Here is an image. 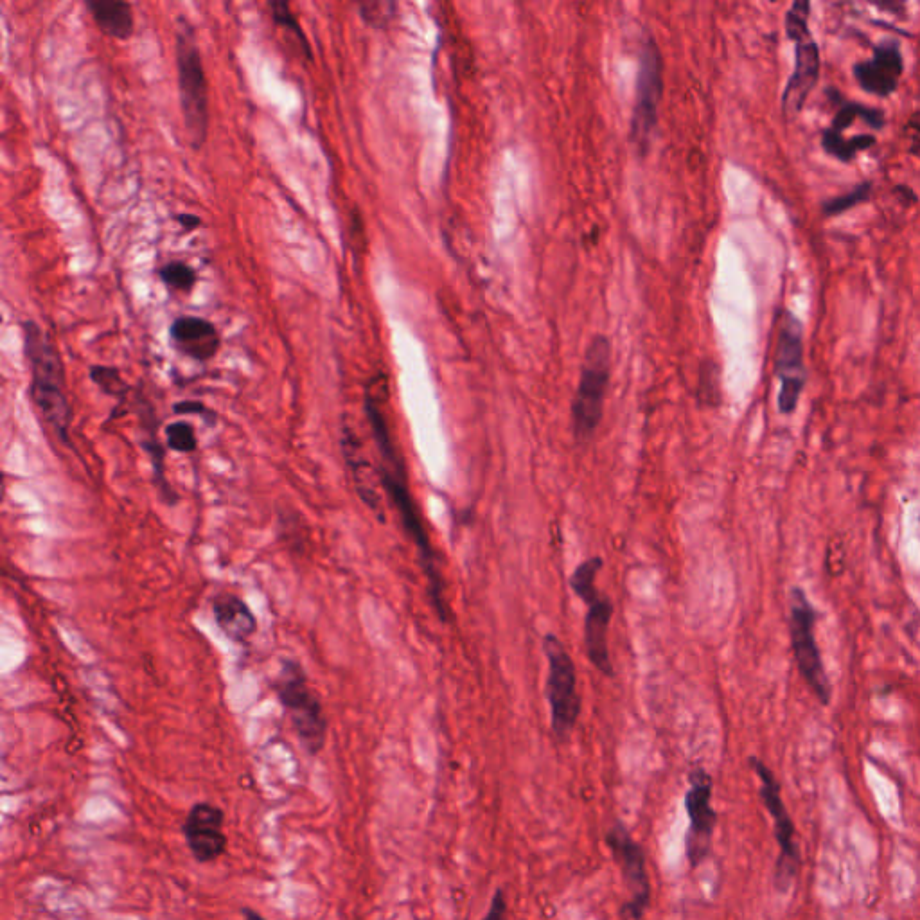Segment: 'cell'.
<instances>
[{
	"instance_id": "cell-12",
	"label": "cell",
	"mask_w": 920,
	"mask_h": 920,
	"mask_svg": "<svg viewBox=\"0 0 920 920\" xmlns=\"http://www.w3.org/2000/svg\"><path fill=\"white\" fill-rule=\"evenodd\" d=\"M714 780L705 768H694L689 775V788L685 791L683 804L689 818V829L685 836V858L692 868H698L707 861L712 852V840L716 831L717 813L712 805Z\"/></svg>"
},
{
	"instance_id": "cell-30",
	"label": "cell",
	"mask_w": 920,
	"mask_h": 920,
	"mask_svg": "<svg viewBox=\"0 0 920 920\" xmlns=\"http://www.w3.org/2000/svg\"><path fill=\"white\" fill-rule=\"evenodd\" d=\"M505 915H507V899H505L504 890H496L489 903V910L480 920H505Z\"/></svg>"
},
{
	"instance_id": "cell-11",
	"label": "cell",
	"mask_w": 920,
	"mask_h": 920,
	"mask_svg": "<svg viewBox=\"0 0 920 920\" xmlns=\"http://www.w3.org/2000/svg\"><path fill=\"white\" fill-rule=\"evenodd\" d=\"M606 843L611 858L619 867L628 895L622 908L624 920H644L651 906V879L647 872L646 852L619 820H615L606 832Z\"/></svg>"
},
{
	"instance_id": "cell-7",
	"label": "cell",
	"mask_w": 920,
	"mask_h": 920,
	"mask_svg": "<svg viewBox=\"0 0 920 920\" xmlns=\"http://www.w3.org/2000/svg\"><path fill=\"white\" fill-rule=\"evenodd\" d=\"M543 653L549 664L545 694L550 707V726L559 741H567L583 710V698L577 690L574 658L554 633L543 638Z\"/></svg>"
},
{
	"instance_id": "cell-29",
	"label": "cell",
	"mask_w": 920,
	"mask_h": 920,
	"mask_svg": "<svg viewBox=\"0 0 920 920\" xmlns=\"http://www.w3.org/2000/svg\"><path fill=\"white\" fill-rule=\"evenodd\" d=\"M173 412L175 414H180V416H200L204 417L205 423L209 426H213L216 423V414H214L211 408L205 407L202 401H178L177 405L173 407Z\"/></svg>"
},
{
	"instance_id": "cell-22",
	"label": "cell",
	"mask_w": 920,
	"mask_h": 920,
	"mask_svg": "<svg viewBox=\"0 0 920 920\" xmlns=\"http://www.w3.org/2000/svg\"><path fill=\"white\" fill-rule=\"evenodd\" d=\"M874 144H876V137L870 135V133H863V135L845 139L843 133L834 132L831 128H825L822 132L823 150L832 155L834 159L841 160V162L854 160L858 153L872 148Z\"/></svg>"
},
{
	"instance_id": "cell-14",
	"label": "cell",
	"mask_w": 920,
	"mask_h": 920,
	"mask_svg": "<svg viewBox=\"0 0 920 920\" xmlns=\"http://www.w3.org/2000/svg\"><path fill=\"white\" fill-rule=\"evenodd\" d=\"M662 98V54L658 51L653 38H647L640 51V67H638L637 103L633 110V123H631V137L640 151L647 150L656 121H658V105Z\"/></svg>"
},
{
	"instance_id": "cell-3",
	"label": "cell",
	"mask_w": 920,
	"mask_h": 920,
	"mask_svg": "<svg viewBox=\"0 0 920 920\" xmlns=\"http://www.w3.org/2000/svg\"><path fill=\"white\" fill-rule=\"evenodd\" d=\"M272 689L288 714L304 752L311 757L319 755L328 741V717L304 667L292 658L283 660Z\"/></svg>"
},
{
	"instance_id": "cell-6",
	"label": "cell",
	"mask_w": 920,
	"mask_h": 920,
	"mask_svg": "<svg viewBox=\"0 0 920 920\" xmlns=\"http://www.w3.org/2000/svg\"><path fill=\"white\" fill-rule=\"evenodd\" d=\"M610 378V340L599 335L586 347L579 385L570 408L572 434L579 444L590 443L601 426Z\"/></svg>"
},
{
	"instance_id": "cell-23",
	"label": "cell",
	"mask_w": 920,
	"mask_h": 920,
	"mask_svg": "<svg viewBox=\"0 0 920 920\" xmlns=\"http://www.w3.org/2000/svg\"><path fill=\"white\" fill-rule=\"evenodd\" d=\"M268 8H270V13H272L275 24L284 27V31H290L293 38L297 40V45L301 47V51H304V54H306V58L311 60V47L310 44H308V38L304 35L301 24H299V20H297L295 13L292 11V6H290L288 2L272 0V2H268Z\"/></svg>"
},
{
	"instance_id": "cell-5",
	"label": "cell",
	"mask_w": 920,
	"mask_h": 920,
	"mask_svg": "<svg viewBox=\"0 0 920 920\" xmlns=\"http://www.w3.org/2000/svg\"><path fill=\"white\" fill-rule=\"evenodd\" d=\"M178 96L184 115L187 141L200 150L209 133V83L205 74L204 60L196 36L189 22H182L177 29Z\"/></svg>"
},
{
	"instance_id": "cell-26",
	"label": "cell",
	"mask_w": 920,
	"mask_h": 920,
	"mask_svg": "<svg viewBox=\"0 0 920 920\" xmlns=\"http://www.w3.org/2000/svg\"><path fill=\"white\" fill-rule=\"evenodd\" d=\"M162 283L177 290V292H191L196 284V272L182 261H171L159 270Z\"/></svg>"
},
{
	"instance_id": "cell-31",
	"label": "cell",
	"mask_w": 920,
	"mask_h": 920,
	"mask_svg": "<svg viewBox=\"0 0 920 920\" xmlns=\"http://www.w3.org/2000/svg\"><path fill=\"white\" fill-rule=\"evenodd\" d=\"M175 220H177L178 225L186 230V232H193V230L198 229V227L202 225V220H200L196 214H177Z\"/></svg>"
},
{
	"instance_id": "cell-32",
	"label": "cell",
	"mask_w": 920,
	"mask_h": 920,
	"mask_svg": "<svg viewBox=\"0 0 920 920\" xmlns=\"http://www.w3.org/2000/svg\"><path fill=\"white\" fill-rule=\"evenodd\" d=\"M241 915H243V920H268L263 913L257 912V910L250 908V906L241 908Z\"/></svg>"
},
{
	"instance_id": "cell-8",
	"label": "cell",
	"mask_w": 920,
	"mask_h": 920,
	"mask_svg": "<svg viewBox=\"0 0 920 920\" xmlns=\"http://www.w3.org/2000/svg\"><path fill=\"white\" fill-rule=\"evenodd\" d=\"M809 17L811 4L807 0L793 2L786 15V33L789 40L795 42V69L782 96V108L788 117L802 112L805 101L820 80V49L814 42Z\"/></svg>"
},
{
	"instance_id": "cell-25",
	"label": "cell",
	"mask_w": 920,
	"mask_h": 920,
	"mask_svg": "<svg viewBox=\"0 0 920 920\" xmlns=\"http://www.w3.org/2000/svg\"><path fill=\"white\" fill-rule=\"evenodd\" d=\"M90 380L98 385L103 394L110 398L123 399L130 392V385L123 380L121 372L115 367L107 365H92L90 367Z\"/></svg>"
},
{
	"instance_id": "cell-15",
	"label": "cell",
	"mask_w": 920,
	"mask_h": 920,
	"mask_svg": "<svg viewBox=\"0 0 920 920\" xmlns=\"http://www.w3.org/2000/svg\"><path fill=\"white\" fill-rule=\"evenodd\" d=\"M225 813L222 807L211 802H196L189 807L182 834L187 849L198 863H213L222 858L229 847V838L223 831Z\"/></svg>"
},
{
	"instance_id": "cell-13",
	"label": "cell",
	"mask_w": 920,
	"mask_h": 920,
	"mask_svg": "<svg viewBox=\"0 0 920 920\" xmlns=\"http://www.w3.org/2000/svg\"><path fill=\"white\" fill-rule=\"evenodd\" d=\"M775 374L780 381V414L789 416L798 407L804 392L807 372L804 363V324L793 315L784 313L780 320L777 351H775Z\"/></svg>"
},
{
	"instance_id": "cell-18",
	"label": "cell",
	"mask_w": 920,
	"mask_h": 920,
	"mask_svg": "<svg viewBox=\"0 0 920 920\" xmlns=\"http://www.w3.org/2000/svg\"><path fill=\"white\" fill-rule=\"evenodd\" d=\"M169 335L175 349L196 362L213 360L222 345L216 326L202 317H178L173 320Z\"/></svg>"
},
{
	"instance_id": "cell-9",
	"label": "cell",
	"mask_w": 920,
	"mask_h": 920,
	"mask_svg": "<svg viewBox=\"0 0 920 920\" xmlns=\"http://www.w3.org/2000/svg\"><path fill=\"white\" fill-rule=\"evenodd\" d=\"M818 620V611L807 599V593L795 586L789 592V635L791 647L795 653L798 671L802 674L809 689L822 705H829L832 687L823 667L822 655L814 638V626Z\"/></svg>"
},
{
	"instance_id": "cell-24",
	"label": "cell",
	"mask_w": 920,
	"mask_h": 920,
	"mask_svg": "<svg viewBox=\"0 0 920 920\" xmlns=\"http://www.w3.org/2000/svg\"><path fill=\"white\" fill-rule=\"evenodd\" d=\"M870 195H872V184L870 182H861L854 189H850L849 193L825 200L822 204V214L827 218L840 216V214L854 209L856 205L865 204Z\"/></svg>"
},
{
	"instance_id": "cell-4",
	"label": "cell",
	"mask_w": 920,
	"mask_h": 920,
	"mask_svg": "<svg viewBox=\"0 0 920 920\" xmlns=\"http://www.w3.org/2000/svg\"><path fill=\"white\" fill-rule=\"evenodd\" d=\"M604 561L599 556L584 559L570 575L568 584L572 592L584 602L586 613L583 622L584 653L588 656L590 664L595 671H599L606 678H613V664H611L610 624L613 619V601L610 595L601 592L597 586V575L602 570Z\"/></svg>"
},
{
	"instance_id": "cell-20",
	"label": "cell",
	"mask_w": 920,
	"mask_h": 920,
	"mask_svg": "<svg viewBox=\"0 0 920 920\" xmlns=\"http://www.w3.org/2000/svg\"><path fill=\"white\" fill-rule=\"evenodd\" d=\"M85 6L103 35L128 40L133 35L135 17L132 4L124 0H87Z\"/></svg>"
},
{
	"instance_id": "cell-10",
	"label": "cell",
	"mask_w": 920,
	"mask_h": 920,
	"mask_svg": "<svg viewBox=\"0 0 920 920\" xmlns=\"http://www.w3.org/2000/svg\"><path fill=\"white\" fill-rule=\"evenodd\" d=\"M750 764H752L755 775L761 780L762 804L770 813L773 827H775V840L779 843V858L775 863V888L780 894H786L793 885L800 863H802V856H800V850L795 841L797 829L791 820L788 807L784 804L780 782L775 777V773L757 757H752Z\"/></svg>"
},
{
	"instance_id": "cell-21",
	"label": "cell",
	"mask_w": 920,
	"mask_h": 920,
	"mask_svg": "<svg viewBox=\"0 0 920 920\" xmlns=\"http://www.w3.org/2000/svg\"><path fill=\"white\" fill-rule=\"evenodd\" d=\"M832 99H836V114L832 117V124L829 126L834 132L843 133L849 126L856 123L858 119L865 121V123L874 128V130H881L885 126V114L883 110H877V108L865 107L861 103H854V101H847V99L841 98L840 92L838 90H829L827 92Z\"/></svg>"
},
{
	"instance_id": "cell-1",
	"label": "cell",
	"mask_w": 920,
	"mask_h": 920,
	"mask_svg": "<svg viewBox=\"0 0 920 920\" xmlns=\"http://www.w3.org/2000/svg\"><path fill=\"white\" fill-rule=\"evenodd\" d=\"M363 407H365V416L371 426L374 444H376L378 457H380L378 473H380L381 487L385 489L390 502L396 507L401 525L416 547L423 574L426 577V592H428L437 617L444 624H450L452 611L446 599V584H444L443 572L439 567V558L432 547L430 534L426 531L425 520L419 513V507L410 491L405 460L390 430L389 417L385 410L387 407V378L383 374L372 378L371 383L367 385Z\"/></svg>"
},
{
	"instance_id": "cell-27",
	"label": "cell",
	"mask_w": 920,
	"mask_h": 920,
	"mask_svg": "<svg viewBox=\"0 0 920 920\" xmlns=\"http://www.w3.org/2000/svg\"><path fill=\"white\" fill-rule=\"evenodd\" d=\"M166 443L173 452L193 453L198 448L195 426L187 421H177L166 426Z\"/></svg>"
},
{
	"instance_id": "cell-19",
	"label": "cell",
	"mask_w": 920,
	"mask_h": 920,
	"mask_svg": "<svg viewBox=\"0 0 920 920\" xmlns=\"http://www.w3.org/2000/svg\"><path fill=\"white\" fill-rule=\"evenodd\" d=\"M214 620L223 635L236 642L245 644L256 635V615L250 611L245 601L234 593H220L213 601Z\"/></svg>"
},
{
	"instance_id": "cell-2",
	"label": "cell",
	"mask_w": 920,
	"mask_h": 920,
	"mask_svg": "<svg viewBox=\"0 0 920 920\" xmlns=\"http://www.w3.org/2000/svg\"><path fill=\"white\" fill-rule=\"evenodd\" d=\"M24 353L31 372V401L54 435L62 443H69L72 408L62 354L53 338L31 320L24 322Z\"/></svg>"
},
{
	"instance_id": "cell-17",
	"label": "cell",
	"mask_w": 920,
	"mask_h": 920,
	"mask_svg": "<svg viewBox=\"0 0 920 920\" xmlns=\"http://www.w3.org/2000/svg\"><path fill=\"white\" fill-rule=\"evenodd\" d=\"M342 450H344L345 464L353 475L354 487H356L360 500L371 509V513L376 514V518L381 523L385 522V511H383V500H381L380 493V473H378V468L372 466L371 460L367 459L362 443L358 441V437L349 426H344L342 430Z\"/></svg>"
},
{
	"instance_id": "cell-16",
	"label": "cell",
	"mask_w": 920,
	"mask_h": 920,
	"mask_svg": "<svg viewBox=\"0 0 920 920\" xmlns=\"http://www.w3.org/2000/svg\"><path fill=\"white\" fill-rule=\"evenodd\" d=\"M854 78L861 90L877 98L892 96L903 78L904 60L897 40H885L876 45L870 60L854 65Z\"/></svg>"
},
{
	"instance_id": "cell-28",
	"label": "cell",
	"mask_w": 920,
	"mask_h": 920,
	"mask_svg": "<svg viewBox=\"0 0 920 920\" xmlns=\"http://www.w3.org/2000/svg\"><path fill=\"white\" fill-rule=\"evenodd\" d=\"M390 9H394V4H387V2H363L360 4V15H362L365 22H369L371 26H383L387 20H389Z\"/></svg>"
}]
</instances>
